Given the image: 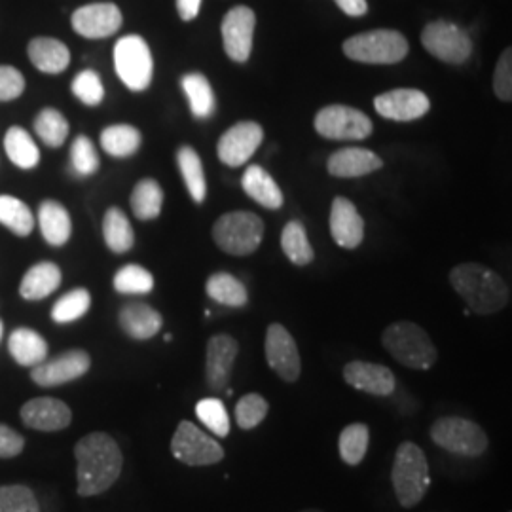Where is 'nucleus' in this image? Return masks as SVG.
Segmentation results:
<instances>
[{
  "label": "nucleus",
  "mask_w": 512,
  "mask_h": 512,
  "mask_svg": "<svg viewBox=\"0 0 512 512\" xmlns=\"http://www.w3.org/2000/svg\"><path fill=\"white\" fill-rule=\"evenodd\" d=\"M243 192L266 209H279L283 205V194L272 175L262 165H249L241 179Z\"/></svg>",
  "instance_id": "24"
},
{
  "label": "nucleus",
  "mask_w": 512,
  "mask_h": 512,
  "mask_svg": "<svg viewBox=\"0 0 512 512\" xmlns=\"http://www.w3.org/2000/svg\"><path fill=\"white\" fill-rule=\"evenodd\" d=\"M255 12L247 6L232 8L220 25L222 31V44L226 55L236 61L245 63L251 57L253 50V37H255Z\"/></svg>",
  "instance_id": "14"
},
{
  "label": "nucleus",
  "mask_w": 512,
  "mask_h": 512,
  "mask_svg": "<svg viewBox=\"0 0 512 512\" xmlns=\"http://www.w3.org/2000/svg\"><path fill=\"white\" fill-rule=\"evenodd\" d=\"M73 93L76 99H80L88 107L101 105L105 99V88H103L101 76L92 69L82 71L73 80Z\"/></svg>",
  "instance_id": "46"
},
{
  "label": "nucleus",
  "mask_w": 512,
  "mask_h": 512,
  "mask_svg": "<svg viewBox=\"0 0 512 512\" xmlns=\"http://www.w3.org/2000/svg\"><path fill=\"white\" fill-rule=\"evenodd\" d=\"M177 164L181 169V175H183L190 198L196 203L205 202L207 183H205L202 158L198 156V152L194 148L184 145L177 150Z\"/></svg>",
  "instance_id": "31"
},
{
  "label": "nucleus",
  "mask_w": 512,
  "mask_h": 512,
  "mask_svg": "<svg viewBox=\"0 0 512 512\" xmlns=\"http://www.w3.org/2000/svg\"><path fill=\"white\" fill-rule=\"evenodd\" d=\"M264 141V129L256 122H239L226 129L219 139L217 154L222 164L239 167L253 158Z\"/></svg>",
  "instance_id": "16"
},
{
  "label": "nucleus",
  "mask_w": 512,
  "mask_h": 512,
  "mask_svg": "<svg viewBox=\"0 0 512 512\" xmlns=\"http://www.w3.org/2000/svg\"><path fill=\"white\" fill-rule=\"evenodd\" d=\"M281 249L294 266H308L313 262L315 253L311 247L308 232L302 222L291 220L281 232Z\"/></svg>",
  "instance_id": "36"
},
{
  "label": "nucleus",
  "mask_w": 512,
  "mask_h": 512,
  "mask_svg": "<svg viewBox=\"0 0 512 512\" xmlns=\"http://www.w3.org/2000/svg\"><path fill=\"white\" fill-rule=\"evenodd\" d=\"M76 492L80 497L105 494L118 482L124 469V454L109 433L95 431L76 442Z\"/></svg>",
  "instance_id": "1"
},
{
  "label": "nucleus",
  "mask_w": 512,
  "mask_h": 512,
  "mask_svg": "<svg viewBox=\"0 0 512 512\" xmlns=\"http://www.w3.org/2000/svg\"><path fill=\"white\" fill-rule=\"evenodd\" d=\"M164 205V190L154 179H143L133 188L131 211L139 220H154L160 217Z\"/></svg>",
  "instance_id": "34"
},
{
  "label": "nucleus",
  "mask_w": 512,
  "mask_h": 512,
  "mask_svg": "<svg viewBox=\"0 0 512 512\" xmlns=\"http://www.w3.org/2000/svg\"><path fill=\"white\" fill-rule=\"evenodd\" d=\"M385 351L410 370H431L439 361V351L431 336L412 321L393 323L382 334Z\"/></svg>",
  "instance_id": "4"
},
{
  "label": "nucleus",
  "mask_w": 512,
  "mask_h": 512,
  "mask_svg": "<svg viewBox=\"0 0 512 512\" xmlns=\"http://www.w3.org/2000/svg\"><path fill=\"white\" fill-rule=\"evenodd\" d=\"M114 289L120 294L152 293L154 277L139 264H126L114 275Z\"/></svg>",
  "instance_id": "41"
},
{
  "label": "nucleus",
  "mask_w": 512,
  "mask_h": 512,
  "mask_svg": "<svg viewBox=\"0 0 512 512\" xmlns=\"http://www.w3.org/2000/svg\"><path fill=\"white\" fill-rule=\"evenodd\" d=\"M202 0H177V12L183 21H192L200 14Z\"/></svg>",
  "instance_id": "51"
},
{
  "label": "nucleus",
  "mask_w": 512,
  "mask_h": 512,
  "mask_svg": "<svg viewBox=\"0 0 512 512\" xmlns=\"http://www.w3.org/2000/svg\"><path fill=\"white\" fill-rule=\"evenodd\" d=\"M374 109L387 120L412 122L425 116L431 109V101L425 93L412 88H399L382 93L374 99Z\"/></svg>",
  "instance_id": "20"
},
{
  "label": "nucleus",
  "mask_w": 512,
  "mask_h": 512,
  "mask_svg": "<svg viewBox=\"0 0 512 512\" xmlns=\"http://www.w3.org/2000/svg\"><path fill=\"white\" fill-rule=\"evenodd\" d=\"M92 308V294L86 289H74L67 294H63L52 308V319L54 323L65 325L78 321L84 317L88 310Z\"/></svg>",
  "instance_id": "39"
},
{
  "label": "nucleus",
  "mask_w": 512,
  "mask_h": 512,
  "mask_svg": "<svg viewBox=\"0 0 512 512\" xmlns=\"http://www.w3.org/2000/svg\"><path fill=\"white\" fill-rule=\"evenodd\" d=\"M431 440L459 458L475 459L484 456L490 448V437L476 421L459 416H448L435 421L429 429Z\"/></svg>",
  "instance_id": "5"
},
{
  "label": "nucleus",
  "mask_w": 512,
  "mask_h": 512,
  "mask_svg": "<svg viewBox=\"0 0 512 512\" xmlns=\"http://www.w3.org/2000/svg\"><path fill=\"white\" fill-rule=\"evenodd\" d=\"M71 167L80 177H90L99 169V156L92 141L86 135L74 139L71 147Z\"/></svg>",
  "instance_id": "45"
},
{
  "label": "nucleus",
  "mask_w": 512,
  "mask_h": 512,
  "mask_svg": "<svg viewBox=\"0 0 512 512\" xmlns=\"http://www.w3.org/2000/svg\"><path fill=\"white\" fill-rule=\"evenodd\" d=\"M92 368V357L84 349H69L54 359L33 366L31 378L40 387H57L80 380Z\"/></svg>",
  "instance_id": "13"
},
{
  "label": "nucleus",
  "mask_w": 512,
  "mask_h": 512,
  "mask_svg": "<svg viewBox=\"0 0 512 512\" xmlns=\"http://www.w3.org/2000/svg\"><path fill=\"white\" fill-rule=\"evenodd\" d=\"M315 129L332 141H363L372 135V120L353 107L329 105L317 112Z\"/></svg>",
  "instance_id": "11"
},
{
  "label": "nucleus",
  "mask_w": 512,
  "mask_h": 512,
  "mask_svg": "<svg viewBox=\"0 0 512 512\" xmlns=\"http://www.w3.org/2000/svg\"><path fill=\"white\" fill-rule=\"evenodd\" d=\"M370 444V429L366 423H351L342 429L338 437V452L342 461L349 467H357L363 463Z\"/></svg>",
  "instance_id": "32"
},
{
  "label": "nucleus",
  "mask_w": 512,
  "mask_h": 512,
  "mask_svg": "<svg viewBox=\"0 0 512 512\" xmlns=\"http://www.w3.org/2000/svg\"><path fill=\"white\" fill-rule=\"evenodd\" d=\"M35 131L44 145L52 148L61 147L69 137V122L59 110H40L35 120Z\"/></svg>",
  "instance_id": "40"
},
{
  "label": "nucleus",
  "mask_w": 512,
  "mask_h": 512,
  "mask_svg": "<svg viewBox=\"0 0 512 512\" xmlns=\"http://www.w3.org/2000/svg\"><path fill=\"white\" fill-rule=\"evenodd\" d=\"M114 69L131 92H145L154 74V59L145 38L128 35L114 46Z\"/></svg>",
  "instance_id": "8"
},
{
  "label": "nucleus",
  "mask_w": 512,
  "mask_h": 512,
  "mask_svg": "<svg viewBox=\"0 0 512 512\" xmlns=\"http://www.w3.org/2000/svg\"><path fill=\"white\" fill-rule=\"evenodd\" d=\"M0 512H42L37 495L23 484L0 486Z\"/></svg>",
  "instance_id": "43"
},
{
  "label": "nucleus",
  "mask_w": 512,
  "mask_h": 512,
  "mask_svg": "<svg viewBox=\"0 0 512 512\" xmlns=\"http://www.w3.org/2000/svg\"><path fill=\"white\" fill-rule=\"evenodd\" d=\"M196 416L203 425L220 439L230 435V418L226 406L219 399H202L196 404Z\"/></svg>",
  "instance_id": "44"
},
{
  "label": "nucleus",
  "mask_w": 512,
  "mask_h": 512,
  "mask_svg": "<svg viewBox=\"0 0 512 512\" xmlns=\"http://www.w3.org/2000/svg\"><path fill=\"white\" fill-rule=\"evenodd\" d=\"M205 291L211 300L228 308H243L249 302V294L245 285L239 281L236 275L217 272L211 275L205 283Z\"/></svg>",
  "instance_id": "29"
},
{
  "label": "nucleus",
  "mask_w": 512,
  "mask_h": 512,
  "mask_svg": "<svg viewBox=\"0 0 512 512\" xmlns=\"http://www.w3.org/2000/svg\"><path fill=\"white\" fill-rule=\"evenodd\" d=\"M2 330H4V327H2V321H0V338H2Z\"/></svg>",
  "instance_id": "53"
},
{
  "label": "nucleus",
  "mask_w": 512,
  "mask_h": 512,
  "mask_svg": "<svg viewBox=\"0 0 512 512\" xmlns=\"http://www.w3.org/2000/svg\"><path fill=\"white\" fill-rule=\"evenodd\" d=\"M29 59L40 73H63L71 63L69 48L55 38L38 37L29 44Z\"/></svg>",
  "instance_id": "26"
},
{
  "label": "nucleus",
  "mask_w": 512,
  "mask_h": 512,
  "mask_svg": "<svg viewBox=\"0 0 512 512\" xmlns=\"http://www.w3.org/2000/svg\"><path fill=\"white\" fill-rule=\"evenodd\" d=\"M342 376L346 384L372 397H389L397 389V378L391 368L368 361H349Z\"/></svg>",
  "instance_id": "19"
},
{
  "label": "nucleus",
  "mask_w": 512,
  "mask_h": 512,
  "mask_svg": "<svg viewBox=\"0 0 512 512\" xmlns=\"http://www.w3.org/2000/svg\"><path fill=\"white\" fill-rule=\"evenodd\" d=\"M270 412V403L260 395V393H247L239 399L236 404V423L239 429L251 431L256 429L262 421L266 420Z\"/></svg>",
  "instance_id": "42"
},
{
  "label": "nucleus",
  "mask_w": 512,
  "mask_h": 512,
  "mask_svg": "<svg viewBox=\"0 0 512 512\" xmlns=\"http://www.w3.org/2000/svg\"><path fill=\"white\" fill-rule=\"evenodd\" d=\"M8 349L14 361L21 366H37L48 357V342L37 330L16 329L10 334Z\"/></svg>",
  "instance_id": "27"
},
{
  "label": "nucleus",
  "mask_w": 512,
  "mask_h": 512,
  "mask_svg": "<svg viewBox=\"0 0 512 512\" xmlns=\"http://www.w3.org/2000/svg\"><path fill=\"white\" fill-rule=\"evenodd\" d=\"M38 224H40L44 239L54 247L65 245L73 232V222L69 217V211L57 202H44L40 205Z\"/></svg>",
  "instance_id": "28"
},
{
  "label": "nucleus",
  "mask_w": 512,
  "mask_h": 512,
  "mask_svg": "<svg viewBox=\"0 0 512 512\" xmlns=\"http://www.w3.org/2000/svg\"><path fill=\"white\" fill-rule=\"evenodd\" d=\"M239 344L230 334H215L207 342L205 351V384L219 393L226 389L238 359Z\"/></svg>",
  "instance_id": "15"
},
{
  "label": "nucleus",
  "mask_w": 512,
  "mask_h": 512,
  "mask_svg": "<svg viewBox=\"0 0 512 512\" xmlns=\"http://www.w3.org/2000/svg\"><path fill=\"white\" fill-rule=\"evenodd\" d=\"M266 361L275 374L287 382L296 384L302 374L300 351L294 342L293 334L279 323H272L266 330Z\"/></svg>",
  "instance_id": "12"
},
{
  "label": "nucleus",
  "mask_w": 512,
  "mask_h": 512,
  "mask_svg": "<svg viewBox=\"0 0 512 512\" xmlns=\"http://www.w3.org/2000/svg\"><path fill=\"white\" fill-rule=\"evenodd\" d=\"M4 150L12 164L21 169H33L40 162V150H38L33 137L19 126L8 129L4 137Z\"/></svg>",
  "instance_id": "35"
},
{
  "label": "nucleus",
  "mask_w": 512,
  "mask_h": 512,
  "mask_svg": "<svg viewBox=\"0 0 512 512\" xmlns=\"http://www.w3.org/2000/svg\"><path fill=\"white\" fill-rule=\"evenodd\" d=\"M25 92V78L16 67L0 65V101L18 99Z\"/></svg>",
  "instance_id": "48"
},
{
  "label": "nucleus",
  "mask_w": 512,
  "mask_h": 512,
  "mask_svg": "<svg viewBox=\"0 0 512 512\" xmlns=\"http://www.w3.org/2000/svg\"><path fill=\"white\" fill-rule=\"evenodd\" d=\"M384 160L374 154L368 148L348 147L336 150L327 162L332 177L338 179H357V177H365L368 173H374L378 169H382Z\"/></svg>",
  "instance_id": "22"
},
{
  "label": "nucleus",
  "mask_w": 512,
  "mask_h": 512,
  "mask_svg": "<svg viewBox=\"0 0 512 512\" xmlns=\"http://www.w3.org/2000/svg\"><path fill=\"white\" fill-rule=\"evenodd\" d=\"M171 454L188 467H209L220 463L226 452L219 440L203 433L192 421L183 420L171 439Z\"/></svg>",
  "instance_id": "9"
},
{
  "label": "nucleus",
  "mask_w": 512,
  "mask_h": 512,
  "mask_svg": "<svg viewBox=\"0 0 512 512\" xmlns=\"http://www.w3.org/2000/svg\"><path fill=\"white\" fill-rule=\"evenodd\" d=\"M124 23L122 12L112 2H95L78 8L73 14V29L84 38H107L116 35Z\"/></svg>",
  "instance_id": "17"
},
{
  "label": "nucleus",
  "mask_w": 512,
  "mask_h": 512,
  "mask_svg": "<svg viewBox=\"0 0 512 512\" xmlns=\"http://www.w3.org/2000/svg\"><path fill=\"white\" fill-rule=\"evenodd\" d=\"M181 84L192 114L196 118H209L217 107L215 93L209 80L202 73H190L184 74Z\"/></svg>",
  "instance_id": "30"
},
{
  "label": "nucleus",
  "mask_w": 512,
  "mask_h": 512,
  "mask_svg": "<svg viewBox=\"0 0 512 512\" xmlns=\"http://www.w3.org/2000/svg\"><path fill=\"white\" fill-rule=\"evenodd\" d=\"M103 236H105L107 247L116 255L128 253L129 249L133 247L135 234H133V228L122 209L110 207L109 211L105 213Z\"/></svg>",
  "instance_id": "33"
},
{
  "label": "nucleus",
  "mask_w": 512,
  "mask_h": 512,
  "mask_svg": "<svg viewBox=\"0 0 512 512\" xmlns=\"http://www.w3.org/2000/svg\"><path fill=\"white\" fill-rule=\"evenodd\" d=\"M342 48L349 59L368 65H395L408 54L406 38L389 29H376L355 35L348 38Z\"/></svg>",
  "instance_id": "7"
},
{
  "label": "nucleus",
  "mask_w": 512,
  "mask_h": 512,
  "mask_svg": "<svg viewBox=\"0 0 512 512\" xmlns=\"http://www.w3.org/2000/svg\"><path fill=\"white\" fill-rule=\"evenodd\" d=\"M338 4V8L348 14L351 18H359V16H365L368 12V4L366 0H334Z\"/></svg>",
  "instance_id": "50"
},
{
  "label": "nucleus",
  "mask_w": 512,
  "mask_h": 512,
  "mask_svg": "<svg viewBox=\"0 0 512 512\" xmlns=\"http://www.w3.org/2000/svg\"><path fill=\"white\" fill-rule=\"evenodd\" d=\"M330 234L336 245L357 249L365 239V220L348 198H334L330 209Z\"/></svg>",
  "instance_id": "21"
},
{
  "label": "nucleus",
  "mask_w": 512,
  "mask_h": 512,
  "mask_svg": "<svg viewBox=\"0 0 512 512\" xmlns=\"http://www.w3.org/2000/svg\"><path fill=\"white\" fill-rule=\"evenodd\" d=\"M423 48L444 63L463 65L473 54V42L458 25L450 21H433L421 33Z\"/></svg>",
  "instance_id": "10"
},
{
  "label": "nucleus",
  "mask_w": 512,
  "mask_h": 512,
  "mask_svg": "<svg viewBox=\"0 0 512 512\" xmlns=\"http://www.w3.org/2000/svg\"><path fill=\"white\" fill-rule=\"evenodd\" d=\"M0 224L10 228L16 236H29L33 232L35 219L31 209L14 196H0Z\"/></svg>",
  "instance_id": "38"
},
{
  "label": "nucleus",
  "mask_w": 512,
  "mask_h": 512,
  "mask_svg": "<svg viewBox=\"0 0 512 512\" xmlns=\"http://www.w3.org/2000/svg\"><path fill=\"white\" fill-rule=\"evenodd\" d=\"M391 484L395 490V497L403 509L418 507L423 497L429 492L431 488L429 461L416 442L404 440L399 444L393 459Z\"/></svg>",
  "instance_id": "3"
},
{
  "label": "nucleus",
  "mask_w": 512,
  "mask_h": 512,
  "mask_svg": "<svg viewBox=\"0 0 512 512\" xmlns=\"http://www.w3.org/2000/svg\"><path fill=\"white\" fill-rule=\"evenodd\" d=\"M118 323L129 338L150 340L162 330L164 319H162L160 311L154 310L145 302H129L120 310Z\"/></svg>",
  "instance_id": "23"
},
{
  "label": "nucleus",
  "mask_w": 512,
  "mask_h": 512,
  "mask_svg": "<svg viewBox=\"0 0 512 512\" xmlns=\"http://www.w3.org/2000/svg\"><path fill=\"white\" fill-rule=\"evenodd\" d=\"M450 285L476 315H494L511 304V287L488 266L465 262L450 272Z\"/></svg>",
  "instance_id": "2"
},
{
  "label": "nucleus",
  "mask_w": 512,
  "mask_h": 512,
  "mask_svg": "<svg viewBox=\"0 0 512 512\" xmlns=\"http://www.w3.org/2000/svg\"><path fill=\"white\" fill-rule=\"evenodd\" d=\"M298 512H325V511H321V509H304V511H298Z\"/></svg>",
  "instance_id": "52"
},
{
  "label": "nucleus",
  "mask_w": 512,
  "mask_h": 512,
  "mask_svg": "<svg viewBox=\"0 0 512 512\" xmlns=\"http://www.w3.org/2000/svg\"><path fill=\"white\" fill-rule=\"evenodd\" d=\"M19 418L29 429L42 433H57L71 425L73 410L69 408V404L54 397H37L21 406Z\"/></svg>",
  "instance_id": "18"
},
{
  "label": "nucleus",
  "mask_w": 512,
  "mask_h": 512,
  "mask_svg": "<svg viewBox=\"0 0 512 512\" xmlns=\"http://www.w3.org/2000/svg\"><path fill=\"white\" fill-rule=\"evenodd\" d=\"M264 238V222L251 211H232L213 226V239L226 255H253Z\"/></svg>",
  "instance_id": "6"
},
{
  "label": "nucleus",
  "mask_w": 512,
  "mask_h": 512,
  "mask_svg": "<svg viewBox=\"0 0 512 512\" xmlns=\"http://www.w3.org/2000/svg\"><path fill=\"white\" fill-rule=\"evenodd\" d=\"M61 279H63V274L57 264L38 262L31 270H27V274L23 275L21 285H19V294L31 302L44 300L46 296H50L59 289Z\"/></svg>",
  "instance_id": "25"
},
{
  "label": "nucleus",
  "mask_w": 512,
  "mask_h": 512,
  "mask_svg": "<svg viewBox=\"0 0 512 512\" xmlns=\"http://www.w3.org/2000/svg\"><path fill=\"white\" fill-rule=\"evenodd\" d=\"M25 448V437L6 423H0V459L18 458Z\"/></svg>",
  "instance_id": "49"
},
{
  "label": "nucleus",
  "mask_w": 512,
  "mask_h": 512,
  "mask_svg": "<svg viewBox=\"0 0 512 512\" xmlns=\"http://www.w3.org/2000/svg\"><path fill=\"white\" fill-rule=\"evenodd\" d=\"M101 147L112 158H129L141 147V133L128 124L109 126L101 133Z\"/></svg>",
  "instance_id": "37"
},
{
  "label": "nucleus",
  "mask_w": 512,
  "mask_h": 512,
  "mask_svg": "<svg viewBox=\"0 0 512 512\" xmlns=\"http://www.w3.org/2000/svg\"><path fill=\"white\" fill-rule=\"evenodd\" d=\"M494 92L501 101L511 103L512 101V52L507 48L495 67Z\"/></svg>",
  "instance_id": "47"
}]
</instances>
